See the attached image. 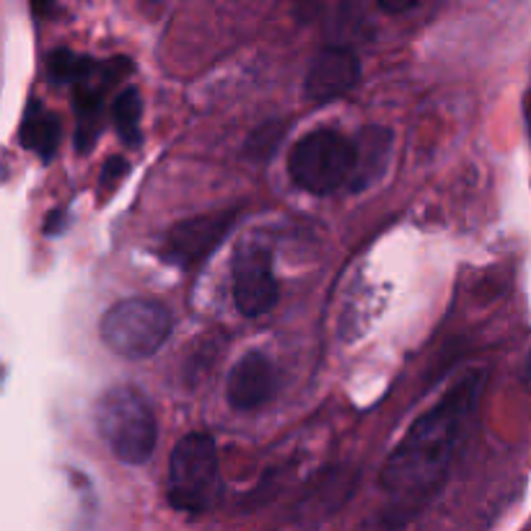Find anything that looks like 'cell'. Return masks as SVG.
Here are the masks:
<instances>
[{
    "instance_id": "cell-18",
    "label": "cell",
    "mask_w": 531,
    "mask_h": 531,
    "mask_svg": "<svg viewBox=\"0 0 531 531\" xmlns=\"http://www.w3.org/2000/svg\"><path fill=\"white\" fill-rule=\"evenodd\" d=\"M65 226V213L63 210H52L50 215H47V223H45V234H57V231H63Z\"/></svg>"
},
{
    "instance_id": "cell-2",
    "label": "cell",
    "mask_w": 531,
    "mask_h": 531,
    "mask_svg": "<svg viewBox=\"0 0 531 531\" xmlns=\"http://www.w3.org/2000/svg\"><path fill=\"white\" fill-rule=\"evenodd\" d=\"M96 428L112 454L125 464H143L156 449V418L133 386H112L96 405Z\"/></svg>"
},
{
    "instance_id": "cell-6",
    "label": "cell",
    "mask_w": 531,
    "mask_h": 531,
    "mask_svg": "<svg viewBox=\"0 0 531 531\" xmlns=\"http://www.w3.org/2000/svg\"><path fill=\"white\" fill-rule=\"evenodd\" d=\"M234 223V210H221V213H208L177 223L166 234V260L179 267H195L197 262H203L208 254L221 247V241L234 228Z\"/></svg>"
},
{
    "instance_id": "cell-13",
    "label": "cell",
    "mask_w": 531,
    "mask_h": 531,
    "mask_svg": "<svg viewBox=\"0 0 531 531\" xmlns=\"http://www.w3.org/2000/svg\"><path fill=\"white\" fill-rule=\"evenodd\" d=\"M99 68L96 60L86 55H76V52L70 50H55L47 60V73L55 83H81L86 78L94 76V70Z\"/></svg>"
},
{
    "instance_id": "cell-12",
    "label": "cell",
    "mask_w": 531,
    "mask_h": 531,
    "mask_svg": "<svg viewBox=\"0 0 531 531\" xmlns=\"http://www.w3.org/2000/svg\"><path fill=\"white\" fill-rule=\"evenodd\" d=\"M140 114H143V104L135 89H125L112 104V120L117 127V135L125 146L135 148L140 146Z\"/></svg>"
},
{
    "instance_id": "cell-11",
    "label": "cell",
    "mask_w": 531,
    "mask_h": 531,
    "mask_svg": "<svg viewBox=\"0 0 531 531\" xmlns=\"http://www.w3.org/2000/svg\"><path fill=\"white\" fill-rule=\"evenodd\" d=\"M21 146L34 151L42 159H52L60 146V120L57 114L45 109L39 102H29L21 122Z\"/></svg>"
},
{
    "instance_id": "cell-4",
    "label": "cell",
    "mask_w": 531,
    "mask_h": 531,
    "mask_svg": "<svg viewBox=\"0 0 531 531\" xmlns=\"http://www.w3.org/2000/svg\"><path fill=\"white\" fill-rule=\"evenodd\" d=\"M171 311L151 298H127L102 317V340L122 358H148L169 340Z\"/></svg>"
},
{
    "instance_id": "cell-15",
    "label": "cell",
    "mask_w": 531,
    "mask_h": 531,
    "mask_svg": "<svg viewBox=\"0 0 531 531\" xmlns=\"http://www.w3.org/2000/svg\"><path fill=\"white\" fill-rule=\"evenodd\" d=\"M122 174H127V161L122 159V156H112V159L104 164V171H102V179L107 184L117 182V179L122 177Z\"/></svg>"
},
{
    "instance_id": "cell-17",
    "label": "cell",
    "mask_w": 531,
    "mask_h": 531,
    "mask_svg": "<svg viewBox=\"0 0 531 531\" xmlns=\"http://www.w3.org/2000/svg\"><path fill=\"white\" fill-rule=\"evenodd\" d=\"M376 3H379L381 11L386 13H405L418 6L420 0H376Z\"/></svg>"
},
{
    "instance_id": "cell-16",
    "label": "cell",
    "mask_w": 531,
    "mask_h": 531,
    "mask_svg": "<svg viewBox=\"0 0 531 531\" xmlns=\"http://www.w3.org/2000/svg\"><path fill=\"white\" fill-rule=\"evenodd\" d=\"M322 8V0H296V16L301 21L314 19Z\"/></svg>"
},
{
    "instance_id": "cell-10",
    "label": "cell",
    "mask_w": 531,
    "mask_h": 531,
    "mask_svg": "<svg viewBox=\"0 0 531 531\" xmlns=\"http://www.w3.org/2000/svg\"><path fill=\"white\" fill-rule=\"evenodd\" d=\"M355 143V166L350 174V190L361 192L381 177L392 159L394 135L386 127H366Z\"/></svg>"
},
{
    "instance_id": "cell-8",
    "label": "cell",
    "mask_w": 531,
    "mask_h": 531,
    "mask_svg": "<svg viewBox=\"0 0 531 531\" xmlns=\"http://www.w3.org/2000/svg\"><path fill=\"white\" fill-rule=\"evenodd\" d=\"M361 78V63L350 47L332 45L314 57V63L306 76V96L314 102H335Z\"/></svg>"
},
{
    "instance_id": "cell-7",
    "label": "cell",
    "mask_w": 531,
    "mask_h": 531,
    "mask_svg": "<svg viewBox=\"0 0 531 531\" xmlns=\"http://www.w3.org/2000/svg\"><path fill=\"white\" fill-rule=\"evenodd\" d=\"M234 298L241 314L262 317L278 304V283L272 275V257L262 247H247L234 260Z\"/></svg>"
},
{
    "instance_id": "cell-9",
    "label": "cell",
    "mask_w": 531,
    "mask_h": 531,
    "mask_svg": "<svg viewBox=\"0 0 531 531\" xmlns=\"http://www.w3.org/2000/svg\"><path fill=\"white\" fill-rule=\"evenodd\" d=\"M275 386H278V376H275L270 358L260 350H252V353L241 355L228 373L226 399L228 405L239 412L260 410L272 399Z\"/></svg>"
},
{
    "instance_id": "cell-14",
    "label": "cell",
    "mask_w": 531,
    "mask_h": 531,
    "mask_svg": "<svg viewBox=\"0 0 531 531\" xmlns=\"http://www.w3.org/2000/svg\"><path fill=\"white\" fill-rule=\"evenodd\" d=\"M285 125L283 122H265V125L257 130V133L249 138L247 151L252 153L254 159H265V156H272V151L278 148V143L283 140Z\"/></svg>"
},
{
    "instance_id": "cell-1",
    "label": "cell",
    "mask_w": 531,
    "mask_h": 531,
    "mask_svg": "<svg viewBox=\"0 0 531 531\" xmlns=\"http://www.w3.org/2000/svg\"><path fill=\"white\" fill-rule=\"evenodd\" d=\"M485 373H467L456 386L420 415L407 436L386 459L381 482L389 493L418 498L433 493L449 472V464L462 443L464 433L475 420Z\"/></svg>"
},
{
    "instance_id": "cell-19",
    "label": "cell",
    "mask_w": 531,
    "mask_h": 531,
    "mask_svg": "<svg viewBox=\"0 0 531 531\" xmlns=\"http://www.w3.org/2000/svg\"><path fill=\"white\" fill-rule=\"evenodd\" d=\"M29 3H32L39 16H47L52 11V0H29Z\"/></svg>"
},
{
    "instance_id": "cell-20",
    "label": "cell",
    "mask_w": 531,
    "mask_h": 531,
    "mask_svg": "<svg viewBox=\"0 0 531 531\" xmlns=\"http://www.w3.org/2000/svg\"><path fill=\"white\" fill-rule=\"evenodd\" d=\"M529 368H531V361H529Z\"/></svg>"
},
{
    "instance_id": "cell-3",
    "label": "cell",
    "mask_w": 531,
    "mask_h": 531,
    "mask_svg": "<svg viewBox=\"0 0 531 531\" xmlns=\"http://www.w3.org/2000/svg\"><path fill=\"white\" fill-rule=\"evenodd\" d=\"M221 495V472L213 438L190 433L179 438L169 462V503L177 511L208 513Z\"/></svg>"
},
{
    "instance_id": "cell-5",
    "label": "cell",
    "mask_w": 531,
    "mask_h": 531,
    "mask_svg": "<svg viewBox=\"0 0 531 531\" xmlns=\"http://www.w3.org/2000/svg\"><path fill=\"white\" fill-rule=\"evenodd\" d=\"M355 166V143L337 130H314L298 140L288 159L293 182L314 195H329L350 182Z\"/></svg>"
}]
</instances>
